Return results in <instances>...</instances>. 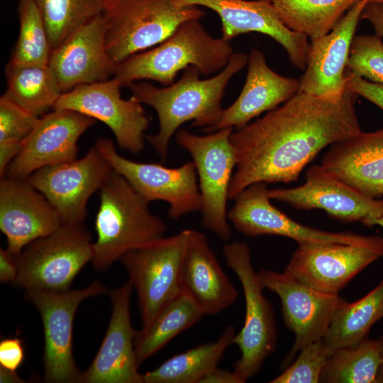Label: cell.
<instances>
[{
	"label": "cell",
	"instance_id": "obj_1",
	"mask_svg": "<svg viewBox=\"0 0 383 383\" xmlns=\"http://www.w3.org/2000/svg\"><path fill=\"white\" fill-rule=\"evenodd\" d=\"M357 96L347 90L337 99L298 91L283 105L233 131L236 170L228 199L235 200L255 183L296 181L323 149L360 133Z\"/></svg>",
	"mask_w": 383,
	"mask_h": 383
},
{
	"label": "cell",
	"instance_id": "obj_2",
	"mask_svg": "<svg viewBox=\"0 0 383 383\" xmlns=\"http://www.w3.org/2000/svg\"><path fill=\"white\" fill-rule=\"evenodd\" d=\"M248 56L233 53L226 66L216 75L201 79L195 66L183 70L181 77L165 87L141 82L128 87L131 98L146 104L156 111L159 119L157 134L146 135L145 139L154 148L162 161L168 155L172 135L183 123L192 121V126L204 128L209 133L219 122L223 109L222 98L231 79L247 65Z\"/></svg>",
	"mask_w": 383,
	"mask_h": 383
},
{
	"label": "cell",
	"instance_id": "obj_3",
	"mask_svg": "<svg viewBox=\"0 0 383 383\" xmlns=\"http://www.w3.org/2000/svg\"><path fill=\"white\" fill-rule=\"evenodd\" d=\"M99 192L91 262L96 269L106 270L129 250L162 238L167 226L150 211L149 201L113 170Z\"/></svg>",
	"mask_w": 383,
	"mask_h": 383
},
{
	"label": "cell",
	"instance_id": "obj_4",
	"mask_svg": "<svg viewBox=\"0 0 383 383\" xmlns=\"http://www.w3.org/2000/svg\"><path fill=\"white\" fill-rule=\"evenodd\" d=\"M233 53L228 41L213 38L200 19H192L180 24L160 44L117 65L113 78L121 87L142 79L165 87L172 84L178 72L189 66H195L206 76L222 70Z\"/></svg>",
	"mask_w": 383,
	"mask_h": 383
},
{
	"label": "cell",
	"instance_id": "obj_5",
	"mask_svg": "<svg viewBox=\"0 0 383 383\" xmlns=\"http://www.w3.org/2000/svg\"><path fill=\"white\" fill-rule=\"evenodd\" d=\"M205 14L199 6L176 0H106L102 15L108 53L118 65L160 44L182 23Z\"/></svg>",
	"mask_w": 383,
	"mask_h": 383
},
{
	"label": "cell",
	"instance_id": "obj_6",
	"mask_svg": "<svg viewBox=\"0 0 383 383\" xmlns=\"http://www.w3.org/2000/svg\"><path fill=\"white\" fill-rule=\"evenodd\" d=\"M91 235L83 224H62L26 245L16 256L13 284L26 290L65 292L93 257Z\"/></svg>",
	"mask_w": 383,
	"mask_h": 383
},
{
	"label": "cell",
	"instance_id": "obj_7",
	"mask_svg": "<svg viewBox=\"0 0 383 383\" xmlns=\"http://www.w3.org/2000/svg\"><path fill=\"white\" fill-rule=\"evenodd\" d=\"M223 253L227 265L240 280L244 294L243 326L233 339L241 355L234 365L233 372L242 382H245L257 373L265 360L275 350L274 311L262 293L264 287L252 267L248 244L240 241L226 243Z\"/></svg>",
	"mask_w": 383,
	"mask_h": 383
},
{
	"label": "cell",
	"instance_id": "obj_8",
	"mask_svg": "<svg viewBox=\"0 0 383 383\" xmlns=\"http://www.w3.org/2000/svg\"><path fill=\"white\" fill-rule=\"evenodd\" d=\"M233 128H221L205 135L179 129L176 142L194 162L199 181L203 226L223 241L232 238L228 222V190L236 165L231 141Z\"/></svg>",
	"mask_w": 383,
	"mask_h": 383
},
{
	"label": "cell",
	"instance_id": "obj_9",
	"mask_svg": "<svg viewBox=\"0 0 383 383\" xmlns=\"http://www.w3.org/2000/svg\"><path fill=\"white\" fill-rule=\"evenodd\" d=\"M189 229L126 252L118 261L135 288L142 328L182 292L181 272Z\"/></svg>",
	"mask_w": 383,
	"mask_h": 383
},
{
	"label": "cell",
	"instance_id": "obj_10",
	"mask_svg": "<svg viewBox=\"0 0 383 383\" xmlns=\"http://www.w3.org/2000/svg\"><path fill=\"white\" fill-rule=\"evenodd\" d=\"M106 293L99 280L82 289L54 292L26 290V297L38 310L44 332V380L50 383L81 382L72 355V328L75 312L85 299Z\"/></svg>",
	"mask_w": 383,
	"mask_h": 383
},
{
	"label": "cell",
	"instance_id": "obj_11",
	"mask_svg": "<svg viewBox=\"0 0 383 383\" xmlns=\"http://www.w3.org/2000/svg\"><path fill=\"white\" fill-rule=\"evenodd\" d=\"M94 145L112 169L121 174L145 199L149 202L162 200L168 203V215L172 219L201 211L197 172L193 161L177 168H169L157 163L130 160L116 152L113 143L109 138H98Z\"/></svg>",
	"mask_w": 383,
	"mask_h": 383
},
{
	"label": "cell",
	"instance_id": "obj_12",
	"mask_svg": "<svg viewBox=\"0 0 383 383\" xmlns=\"http://www.w3.org/2000/svg\"><path fill=\"white\" fill-rule=\"evenodd\" d=\"M383 256V238L359 244H298L284 272L318 292L338 294L371 263Z\"/></svg>",
	"mask_w": 383,
	"mask_h": 383
},
{
	"label": "cell",
	"instance_id": "obj_13",
	"mask_svg": "<svg viewBox=\"0 0 383 383\" xmlns=\"http://www.w3.org/2000/svg\"><path fill=\"white\" fill-rule=\"evenodd\" d=\"M112 170L94 144L83 157L43 167L26 179L46 197L62 224L77 225L84 223L89 197Z\"/></svg>",
	"mask_w": 383,
	"mask_h": 383
},
{
	"label": "cell",
	"instance_id": "obj_14",
	"mask_svg": "<svg viewBox=\"0 0 383 383\" xmlns=\"http://www.w3.org/2000/svg\"><path fill=\"white\" fill-rule=\"evenodd\" d=\"M257 274L264 289L279 296L284 321L294 335L292 349L282 362L287 367L298 352L322 339L336 311L347 301L338 294L315 290L284 272L262 270Z\"/></svg>",
	"mask_w": 383,
	"mask_h": 383
},
{
	"label": "cell",
	"instance_id": "obj_15",
	"mask_svg": "<svg viewBox=\"0 0 383 383\" xmlns=\"http://www.w3.org/2000/svg\"><path fill=\"white\" fill-rule=\"evenodd\" d=\"M121 87L115 78L79 85L62 94L52 109L72 110L103 122L121 149L139 154L150 120L142 104L121 98Z\"/></svg>",
	"mask_w": 383,
	"mask_h": 383
},
{
	"label": "cell",
	"instance_id": "obj_16",
	"mask_svg": "<svg viewBox=\"0 0 383 383\" xmlns=\"http://www.w3.org/2000/svg\"><path fill=\"white\" fill-rule=\"evenodd\" d=\"M270 199L299 210L322 209L343 222L360 221L372 226L383 213V200L368 197L338 180L321 165L310 167L304 184L294 188L268 189Z\"/></svg>",
	"mask_w": 383,
	"mask_h": 383
},
{
	"label": "cell",
	"instance_id": "obj_17",
	"mask_svg": "<svg viewBox=\"0 0 383 383\" xmlns=\"http://www.w3.org/2000/svg\"><path fill=\"white\" fill-rule=\"evenodd\" d=\"M96 121L69 109H52L41 116L5 175L26 179L43 167L78 159L77 141Z\"/></svg>",
	"mask_w": 383,
	"mask_h": 383
},
{
	"label": "cell",
	"instance_id": "obj_18",
	"mask_svg": "<svg viewBox=\"0 0 383 383\" xmlns=\"http://www.w3.org/2000/svg\"><path fill=\"white\" fill-rule=\"evenodd\" d=\"M265 182L255 183L245 189L235 199L228 213L234 228L248 237L276 235L302 243H340L359 244L373 235L350 232H328L302 225L290 218L270 202Z\"/></svg>",
	"mask_w": 383,
	"mask_h": 383
},
{
	"label": "cell",
	"instance_id": "obj_19",
	"mask_svg": "<svg viewBox=\"0 0 383 383\" xmlns=\"http://www.w3.org/2000/svg\"><path fill=\"white\" fill-rule=\"evenodd\" d=\"M176 1L182 5L204 6L216 12L221 21V38L226 41L250 32L270 36L284 48L295 67L305 70L310 48L309 38L287 27L271 0Z\"/></svg>",
	"mask_w": 383,
	"mask_h": 383
},
{
	"label": "cell",
	"instance_id": "obj_20",
	"mask_svg": "<svg viewBox=\"0 0 383 383\" xmlns=\"http://www.w3.org/2000/svg\"><path fill=\"white\" fill-rule=\"evenodd\" d=\"M370 0L355 4L327 33L310 40L299 91L337 99L346 91V66L361 14Z\"/></svg>",
	"mask_w": 383,
	"mask_h": 383
},
{
	"label": "cell",
	"instance_id": "obj_21",
	"mask_svg": "<svg viewBox=\"0 0 383 383\" xmlns=\"http://www.w3.org/2000/svg\"><path fill=\"white\" fill-rule=\"evenodd\" d=\"M105 37L106 23L101 14L77 28L51 51L48 66L62 94L114 75L117 65L108 53Z\"/></svg>",
	"mask_w": 383,
	"mask_h": 383
},
{
	"label": "cell",
	"instance_id": "obj_22",
	"mask_svg": "<svg viewBox=\"0 0 383 383\" xmlns=\"http://www.w3.org/2000/svg\"><path fill=\"white\" fill-rule=\"evenodd\" d=\"M62 225L51 204L26 179L1 177L0 229L6 237V250L11 255H18L31 242Z\"/></svg>",
	"mask_w": 383,
	"mask_h": 383
},
{
	"label": "cell",
	"instance_id": "obj_23",
	"mask_svg": "<svg viewBox=\"0 0 383 383\" xmlns=\"http://www.w3.org/2000/svg\"><path fill=\"white\" fill-rule=\"evenodd\" d=\"M131 281L109 292L111 316L103 342L81 382L143 383L135 353L136 331L131 325Z\"/></svg>",
	"mask_w": 383,
	"mask_h": 383
},
{
	"label": "cell",
	"instance_id": "obj_24",
	"mask_svg": "<svg viewBox=\"0 0 383 383\" xmlns=\"http://www.w3.org/2000/svg\"><path fill=\"white\" fill-rule=\"evenodd\" d=\"M334 177L361 194L383 196V129L362 131L331 145L321 165Z\"/></svg>",
	"mask_w": 383,
	"mask_h": 383
},
{
	"label": "cell",
	"instance_id": "obj_25",
	"mask_svg": "<svg viewBox=\"0 0 383 383\" xmlns=\"http://www.w3.org/2000/svg\"><path fill=\"white\" fill-rule=\"evenodd\" d=\"M246 79L236 100L223 109L219 122L209 132L242 128L254 118L279 106L299 90V80L282 76L267 65L265 54L252 49L248 55Z\"/></svg>",
	"mask_w": 383,
	"mask_h": 383
},
{
	"label": "cell",
	"instance_id": "obj_26",
	"mask_svg": "<svg viewBox=\"0 0 383 383\" xmlns=\"http://www.w3.org/2000/svg\"><path fill=\"white\" fill-rule=\"evenodd\" d=\"M181 286L203 316L221 313L238 297L237 290L223 270L206 236L199 231L189 229Z\"/></svg>",
	"mask_w": 383,
	"mask_h": 383
},
{
	"label": "cell",
	"instance_id": "obj_27",
	"mask_svg": "<svg viewBox=\"0 0 383 383\" xmlns=\"http://www.w3.org/2000/svg\"><path fill=\"white\" fill-rule=\"evenodd\" d=\"M235 335V327L228 326L216 341L174 355L158 367L143 374V383H200L217 367Z\"/></svg>",
	"mask_w": 383,
	"mask_h": 383
},
{
	"label": "cell",
	"instance_id": "obj_28",
	"mask_svg": "<svg viewBox=\"0 0 383 383\" xmlns=\"http://www.w3.org/2000/svg\"><path fill=\"white\" fill-rule=\"evenodd\" d=\"M382 318L383 279L365 296L347 301L336 311L322 341L330 355L353 347L367 338L372 326Z\"/></svg>",
	"mask_w": 383,
	"mask_h": 383
},
{
	"label": "cell",
	"instance_id": "obj_29",
	"mask_svg": "<svg viewBox=\"0 0 383 383\" xmlns=\"http://www.w3.org/2000/svg\"><path fill=\"white\" fill-rule=\"evenodd\" d=\"M202 316L191 297L182 290L158 311L148 326L136 332L134 345L138 366Z\"/></svg>",
	"mask_w": 383,
	"mask_h": 383
},
{
	"label": "cell",
	"instance_id": "obj_30",
	"mask_svg": "<svg viewBox=\"0 0 383 383\" xmlns=\"http://www.w3.org/2000/svg\"><path fill=\"white\" fill-rule=\"evenodd\" d=\"M5 96L40 117L54 106L62 92L48 65L19 66L8 63L5 69Z\"/></svg>",
	"mask_w": 383,
	"mask_h": 383
},
{
	"label": "cell",
	"instance_id": "obj_31",
	"mask_svg": "<svg viewBox=\"0 0 383 383\" xmlns=\"http://www.w3.org/2000/svg\"><path fill=\"white\" fill-rule=\"evenodd\" d=\"M360 0H271L282 23L310 40L328 33Z\"/></svg>",
	"mask_w": 383,
	"mask_h": 383
},
{
	"label": "cell",
	"instance_id": "obj_32",
	"mask_svg": "<svg viewBox=\"0 0 383 383\" xmlns=\"http://www.w3.org/2000/svg\"><path fill=\"white\" fill-rule=\"evenodd\" d=\"M382 364L379 340L366 338L353 347L332 353L323 368L320 382L376 383Z\"/></svg>",
	"mask_w": 383,
	"mask_h": 383
},
{
	"label": "cell",
	"instance_id": "obj_33",
	"mask_svg": "<svg viewBox=\"0 0 383 383\" xmlns=\"http://www.w3.org/2000/svg\"><path fill=\"white\" fill-rule=\"evenodd\" d=\"M43 18L51 51L74 30L102 14L106 0H34Z\"/></svg>",
	"mask_w": 383,
	"mask_h": 383
},
{
	"label": "cell",
	"instance_id": "obj_34",
	"mask_svg": "<svg viewBox=\"0 0 383 383\" xmlns=\"http://www.w3.org/2000/svg\"><path fill=\"white\" fill-rule=\"evenodd\" d=\"M19 33L10 61L19 66L48 65L51 48L42 14L34 0H19Z\"/></svg>",
	"mask_w": 383,
	"mask_h": 383
},
{
	"label": "cell",
	"instance_id": "obj_35",
	"mask_svg": "<svg viewBox=\"0 0 383 383\" xmlns=\"http://www.w3.org/2000/svg\"><path fill=\"white\" fill-rule=\"evenodd\" d=\"M346 70L355 76L383 85V41L377 35H355Z\"/></svg>",
	"mask_w": 383,
	"mask_h": 383
},
{
	"label": "cell",
	"instance_id": "obj_36",
	"mask_svg": "<svg viewBox=\"0 0 383 383\" xmlns=\"http://www.w3.org/2000/svg\"><path fill=\"white\" fill-rule=\"evenodd\" d=\"M330 356L322 339L313 342L300 350V354L270 383H318Z\"/></svg>",
	"mask_w": 383,
	"mask_h": 383
},
{
	"label": "cell",
	"instance_id": "obj_37",
	"mask_svg": "<svg viewBox=\"0 0 383 383\" xmlns=\"http://www.w3.org/2000/svg\"><path fill=\"white\" fill-rule=\"evenodd\" d=\"M39 118L3 94L0 98V143H23Z\"/></svg>",
	"mask_w": 383,
	"mask_h": 383
},
{
	"label": "cell",
	"instance_id": "obj_38",
	"mask_svg": "<svg viewBox=\"0 0 383 383\" xmlns=\"http://www.w3.org/2000/svg\"><path fill=\"white\" fill-rule=\"evenodd\" d=\"M346 90L361 96L383 110V85L346 73Z\"/></svg>",
	"mask_w": 383,
	"mask_h": 383
},
{
	"label": "cell",
	"instance_id": "obj_39",
	"mask_svg": "<svg viewBox=\"0 0 383 383\" xmlns=\"http://www.w3.org/2000/svg\"><path fill=\"white\" fill-rule=\"evenodd\" d=\"M24 359L22 340L19 338L2 339L0 342V366L16 371Z\"/></svg>",
	"mask_w": 383,
	"mask_h": 383
},
{
	"label": "cell",
	"instance_id": "obj_40",
	"mask_svg": "<svg viewBox=\"0 0 383 383\" xmlns=\"http://www.w3.org/2000/svg\"><path fill=\"white\" fill-rule=\"evenodd\" d=\"M18 275L16 257L7 250L0 249V281L3 283H14Z\"/></svg>",
	"mask_w": 383,
	"mask_h": 383
},
{
	"label": "cell",
	"instance_id": "obj_41",
	"mask_svg": "<svg viewBox=\"0 0 383 383\" xmlns=\"http://www.w3.org/2000/svg\"><path fill=\"white\" fill-rule=\"evenodd\" d=\"M373 28L375 35L383 37V4L368 3L361 14Z\"/></svg>",
	"mask_w": 383,
	"mask_h": 383
},
{
	"label": "cell",
	"instance_id": "obj_42",
	"mask_svg": "<svg viewBox=\"0 0 383 383\" xmlns=\"http://www.w3.org/2000/svg\"><path fill=\"white\" fill-rule=\"evenodd\" d=\"M200 383H243L235 372L216 367L209 372Z\"/></svg>",
	"mask_w": 383,
	"mask_h": 383
},
{
	"label": "cell",
	"instance_id": "obj_43",
	"mask_svg": "<svg viewBox=\"0 0 383 383\" xmlns=\"http://www.w3.org/2000/svg\"><path fill=\"white\" fill-rule=\"evenodd\" d=\"M0 382H24L16 372L6 368L0 366Z\"/></svg>",
	"mask_w": 383,
	"mask_h": 383
},
{
	"label": "cell",
	"instance_id": "obj_44",
	"mask_svg": "<svg viewBox=\"0 0 383 383\" xmlns=\"http://www.w3.org/2000/svg\"><path fill=\"white\" fill-rule=\"evenodd\" d=\"M378 225L383 228V213L376 219H374L372 222V226Z\"/></svg>",
	"mask_w": 383,
	"mask_h": 383
},
{
	"label": "cell",
	"instance_id": "obj_45",
	"mask_svg": "<svg viewBox=\"0 0 383 383\" xmlns=\"http://www.w3.org/2000/svg\"><path fill=\"white\" fill-rule=\"evenodd\" d=\"M376 382H380V383L383 382V365H382L379 370V372L377 376Z\"/></svg>",
	"mask_w": 383,
	"mask_h": 383
},
{
	"label": "cell",
	"instance_id": "obj_46",
	"mask_svg": "<svg viewBox=\"0 0 383 383\" xmlns=\"http://www.w3.org/2000/svg\"><path fill=\"white\" fill-rule=\"evenodd\" d=\"M380 345H381V357H382V365H383V340H380Z\"/></svg>",
	"mask_w": 383,
	"mask_h": 383
},
{
	"label": "cell",
	"instance_id": "obj_47",
	"mask_svg": "<svg viewBox=\"0 0 383 383\" xmlns=\"http://www.w3.org/2000/svg\"><path fill=\"white\" fill-rule=\"evenodd\" d=\"M369 3L383 4V0H370Z\"/></svg>",
	"mask_w": 383,
	"mask_h": 383
},
{
	"label": "cell",
	"instance_id": "obj_48",
	"mask_svg": "<svg viewBox=\"0 0 383 383\" xmlns=\"http://www.w3.org/2000/svg\"><path fill=\"white\" fill-rule=\"evenodd\" d=\"M379 340H383V333H382V335L379 338Z\"/></svg>",
	"mask_w": 383,
	"mask_h": 383
}]
</instances>
